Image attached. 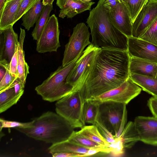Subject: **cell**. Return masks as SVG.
Masks as SVG:
<instances>
[{
	"mask_svg": "<svg viewBox=\"0 0 157 157\" xmlns=\"http://www.w3.org/2000/svg\"><path fill=\"white\" fill-rule=\"evenodd\" d=\"M157 17V0H148L132 24V36L139 38Z\"/></svg>",
	"mask_w": 157,
	"mask_h": 157,
	"instance_id": "cell-11",
	"label": "cell"
},
{
	"mask_svg": "<svg viewBox=\"0 0 157 157\" xmlns=\"http://www.w3.org/2000/svg\"><path fill=\"white\" fill-rule=\"evenodd\" d=\"M100 48L91 44L84 51L67 76L66 82L74 87V90H79L91 71L97 54Z\"/></svg>",
	"mask_w": 157,
	"mask_h": 157,
	"instance_id": "cell-8",
	"label": "cell"
},
{
	"mask_svg": "<svg viewBox=\"0 0 157 157\" xmlns=\"http://www.w3.org/2000/svg\"><path fill=\"white\" fill-rule=\"evenodd\" d=\"M68 140L77 145L89 149L108 147L102 146L90 140L81 134L78 131H75Z\"/></svg>",
	"mask_w": 157,
	"mask_h": 157,
	"instance_id": "cell-28",
	"label": "cell"
},
{
	"mask_svg": "<svg viewBox=\"0 0 157 157\" xmlns=\"http://www.w3.org/2000/svg\"><path fill=\"white\" fill-rule=\"evenodd\" d=\"M99 111V102L90 100L85 101L83 108V116L86 123L94 125L97 122Z\"/></svg>",
	"mask_w": 157,
	"mask_h": 157,
	"instance_id": "cell-25",
	"label": "cell"
},
{
	"mask_svg": "<svg viewBox=\"0 0 157 157\" xmlns=\"http://www.w3.org/2000/svg\"><path fill=\"white\" fill-rule=\"evenodd\" d=\"M147 105L153 117L157 118V97L153 96L150 98Z\"/></svg>",
	"mask_w": 157,
	"mask_h": 157,
	"instance_id": "cell-36",
	"label": "cell"
},
{
	"mask_svg": "<svg viewBox=\"0 0 157 157\" xmlns=\"http://www.w3.org/2000/svg\"><path fill=\"white\" fill-rule=\"evenodd\" d=\"M5 1L6 0H0V13L2 10Z\"/></svg>",
	"mask_w": 157,
	"mask_h": 157,
	"instance_id": "cell-43",
	"label": "cell"
},
{
	"mask_svg": "<svg viewBox=\"0 0 157 157\" xmlns=\"http://www.w3.org/2000/svg\"><path fill=\"white\" fill-rule=\"evenodd\" d=\"M2 33L4 36L3 51L2 57L1 59H4L10 63L18 49L19 44L18 35L14 31L13 25L0 31V33Z\"/></svg>",
	"mask_w": 157,
	"mask_h": 157,
	"instance_id": "cell-16",
	"label": "cell"
},
{
	"mask_svg": "<svg viewBox=\"0 0 157 157\" xmlns=\"http://www.w3.org/2000/svg\"><path fill=\"white\" fill-rule=\"evenodd\" d=\"M6 73V69L3 67L0 66V81L5 75Z\"/></svg>",
	"mask_w": 157,
	"mask_h": 157,
	"instance_id": "cell-41",
	"label": "cell"
},
{
	"mask_svg": "<svg viewBox=\"0 0 157 157\" xmlns=\"http://www.w3.org/2000/svg\"><path fill=\"white\" fill-rule=\"evenodd\" d=\"M44 6L42 0H40L23 15L21 25L25 29L29 31L33 26L40 17Z\"/></svg>",
	"mask_w": 157,
	"mask_h": 157,
	"instance_id": "cell-22",
	"label": "cell"
},
{
	"mask_svg": "<svg viewBox=\"0 0 157 157\" xmlns=\"http://www.w3.org/2000/svg\"><path fill=\"white\" fill-rule=\"evenodd\" d=\"M76 0H56L57 5L60 9H62L70 2Z\"/></svg>",
	"mask_w": 157,
	"mask_h": 157,
	"instance_id": "cell-40",
	"label": "cell"
},
{
	"mask_svg": "<svg viewBox=\"0 0 157 157\" xmlns=\"http://www.w3.org/2000/svg\"><path fill=\"white\" fill-rule=\"evenodd\" d=\"M123 2H124L125 1H126V0H122Z\"/></svg>",
	"mask_w": 157,
	"mask_h": 157,
	"instance_id": "cell-46",
	"label": "cell"
},
{
	"mask_svg": "<svg viewBox=\"0 0 157 157\" xmlns=\"http://www.w3.org/2000/svg\"><path fill=\"white\" fill-rule=\"evenodd\" d=\"M32 121L31 127L15 128L28 137L52 144L68 140L76 128L64 118L50 111Z\"/></svg>",
	"mask_w": 157,
	"mask_h": 157,
	"instance_id": "cell-3",
	"label": "cell"
},
{
	"mask_svg": "<svg viewBox=\"0 0 157 157\" xmlns=\"http://www.w3.org/2000/svg\"><path fill=\"white\" fill-rule=\"evenodd\" d=\"M155 77L157 78V74H156V77Z\"/></svg>",
	"mask_w": 157,
	"mask_h": 157,
	"instance_id": "cell-47",
	"label": "cell"
},
{
	"mask_svg": "<svg viewBox=\"0 0 157 157\" xmlns=\"http://www.w3.org/2000/svg\"><path fill=\"white\" fill-rule=\"evenodd\" d=\"M148 0H126L124 2L129 12L132 24Z\"/></svg>",
	"mask_w": 157,
	"mask_h": 157,
	"instance_id": "cell-29",
	"label": "cell"
},
{
	"mask_svg": "<svg viewBox=\"0 0 157 157\" xmlns=\"http://www.w3.org/2000/svg\"><path fill=\"white\" fill-rule=\"evenodd\" d=\"M110 152L116 155H121L124 153V148L121 138L118 137L115 142L109 144L108 147Z\"/></svg>",
	"mask_w": 157,
	"mask_h": 157,
	"instance_id": "cell-33",
	"label": "cell"
},
{
	"mask_svg": "<svg viewBox=\"0 0 157 157\" xmlns=\"http://www.w3.org/2000/svg\"><path fill=\"white\" fill-rule=\"evenodd\" d=\"M129 73L155 77L157 63L149 60L130 56Z\"/></svg>",
	"mask_w": 157,
	"mask_h": 157,
	"instance_id": "cell-15",
	"label": "cell"
},
{
	"mask_svg": "<svg viewBox=\"0 0 157 157\" xmlns=\"http://www.w3.org/2000/svg\"><path fill=\"white\" fill-rule=\"evenodd\" d=\"M139 38L157 45V17Z\"/></svg>",
	"mask_w": 157,
	"mask_h": 157,
	"instance_id": "cell-30",
	"label": "cell"
},
{
	"mask_svg": "<svg viewBox=\"0 0 157 157\" xmlns=\"http://www.w3.org/2000/svg\"><path fill=\"white\" fill-rule=\"evenodd\" d=\"M98 102L97 121L115 137H119L127 122L126 104L112 101Z\"/></svg>",
	"mask_w": 157,
	"mask_h": 157,
	"instance_id": "cell-5",
	"label": "cell"
},
{
	"mask_svg": "<svg viewBox=\"0 0 157 157\" xmlns=\"http://www.w3.org/2000/svg\"><path fill=\"white\" fill-rule=\"evenodd\" d=\"M52 4L44 6L41 15L36 23V25L32 33L34 40H37L40 37L49 18L51 11L53 10Z\"/></svg>",
	"mask_w": 157,
	"mask_h": 157,
	"instance_id": "cell-27",
	"label": "cell"
},
{
	"mask_svg": "<svg viewBox=\"0 0 157 157\" xmlns=\"http://www.w3.org/2000/svg\"><path fill=\"white\" fill-rule=\"evenodd\" d=\"M60 30L57 17L54 14L51 16L36 42V51L40 53L56 52L60 46Z\"/></svg>",
	"mask_w": 157,
	"mask_h": 157,
	"instance_id": "cell-9",
	"label": "cell"
},
{
	"mask_svg": "<svg viewBox=\"0 0 157 157\" xmlns=\"http://www.w3.org/2000/svg\"><path fill=\"white\" fill-rule=\"evenodd\" d=\"M141 88L129 77L119 87L91 99L99 102L112 101L128 104L141 92Z\"/></svg>",
	"mask_w": 157,
	"mask_h": 157,
	"instance_id": "cell-10",
	"label": "cell"
},
{
	"mask_svg": "<svg viewBox=\"0 0 157 157\" xmlns=\"http://www.w3.org/2000/svg\"><path fill=\"white\" fill-rule=\"evenodd\" d=\"M22 95L17 94L13 86L0 90V113L5 112L16 104Z\"/></svg>",
	"mask_w": 157,
	"mask_h": 157,
	"instance_id": "cell-21",
	"label": "cell"
},
{
	"mask_svg": "<svg viewBox=\"0 0 157 157\" xmlns=\"http://www.w3.org/2000/svg\"><path fill=\"white\" fill-rule=\"evenodd\" d=\"M77 60L67 66L62 65L59 67L42 84L35 88L37 93L43 100L53 102L58 101L73 91V86L67 82L66 80Z\"/></svg>",
	"mask_w": 157,
	"mask_h": 157,
	"instance_id": "cell-4",
	"label": "cell"
},
{
	"mask_svg": "<svg viewBox=\"0 0 157 157\" xmlns=\"http://www.w3.org/2000/svg\"><path fill=\"white\" fill-rule=\"evenodd\" d=\"M78 132L84 136L102 146L108 147L109 145V144L101 135L97 127L95 125H85Z\"/></svg>",
	"mask_w": 157,
	"mask_h": 157,
	"instance_id": "cell-26",
	"label": "cell"
},
{
	"mask_svg": "<svg viewBox=\"0 0 157 157\" xmlns=\"http://www.w3.org/2000/svg\"><path fill=\"white\" fill-rule=\"evenodd\" d=\"M121 138L124 148H130L140 138L134 122L129 121L124 128L119 136Z\"/></svg>",
	"mask_w": 157,
	"mask_h": 157,
	"instance_id": "cell-23",
	"label": "cell"
},
{
	"mask_svg": "<svg viewBox=\"0 0 157 157\" xmlns=\"http://www.w3.org/2000/svg\"><path fill=\"white\" fill-rule=\"evenodd\" d=\"M129 77L143 90L157 97V78L136 74H130Z\"/></svg>",
	"mask_w": 157,
	"mask_h": 157,
	"instance_id": "cell-20",
	"label": "cell"
},
{
	"mask_svg": "<svg viewBox=\"0 0 157 157\" xmlns=\"http://www.w3.org/2000/svg\"><path fill=\"white\" fill-rule=\"evenodd\" d=\"M25 85L18 78L15 80L13 87L17 94H23Z\"/></svg>",
	"mask_w": 157,
	"mask_h": 157,
	"instance_id": "cell-39",
	"label": "cell"
},
{
	"mask_svg": "<svg viewBox=\"0 0 157 157\" xmlns=\"http://www.w3.org/2000/svg\"><path fill=\"white\" fill-rule=\"evenodd\" d=\"M86 23L90 29L92 44L100 49L127 51L128 37L112 24L103 0L90 11Z\"/></svg>",
	"mask_w": 157,
	"mask_h": 157,
	"instance_id": "cell-2",
	"label": "cell"
},
{
	"mask_svg": "<svg viewBox=\"0 0 157 157\" xmlns=\"http://www.w3.org/2000/svg\"><path fill=\"white\" fill-rule=\"evenodd\" d=\"M90 149L72 143L68 140L52 144L48 148L51 154L56 152H67L86 154Z\"/></svg>",
	"mask_w": 157,
	"mask_h": 157,
	"instance_id": "cell-24",
	"label": "cell"
},
{
	"mask_svg": "<svg viewBox=\"0 0 157 157\" xmlns=\"http://www.w3.org/2000/svg\"><path fill=\"white\" fill-rule=\"evenodd\" d=\"M93 2H83L80 0L72 1L67 4L59 11V17L64 18L73 17L76 15L86 10H90Z\"/></svg>",
	"mask_w": 157,
	"mask_h": 157,
	"instance_id": "cell-18",
	"label": "cell"
},
{
	"mask_svg": "<svg viewBox=\"0 0 157 157\" xmlns=\"http://www.w3.org/2000/svg\"><path fill=\"white\" fill-rule=\"evenodd\" d=\"M127 51L130 57L157 63V45L149 42L132 36L128 37Z\"/></svg>",
	"mask_w": 157,
	"mask_h": 157,
	"instance_id": "cell-12",
	"label": "cell"
},
{
	"mask_svg": "<svg viewBox=\"0 0 157 157\" xmlns=\"http://www.w3.org/2000/svg\"><path fill=\"white\" fill-rule=\"evenodd\" d=\"M40 0H23L16 15L14 23L22 17L23 15L35 6Z\"/></svg>",
	"mask_w": 157,
	"mask_h": 157,
	"instance_id": "cell-31",
	"label": "cell"
},
{
	"mask_svg": "<svg viewBox=\"0 0 157 157\" xmlns=\"http://www.w3.org/2000/svg\"><path fill=\"white\" fill-rule=\"evenodd\" d=\"M122 0H103V6L108 12L113 9Z\"/></svg>",
	"mask_w": 157,
	"mask_h": 157,
	"instance_id": "cell-38",
	"label": "cell"
},
{
	"mask_svg": "<svg viewBox=\"0 0 157 157\" xmlns=\"http://www.w3.org/2000/svg\"><path fill=\"white\" fill-rule=\"evenodd\" d=\"M52 155L53 157H86V153L82 154L72 152H59L55 153Z\"/></svg>",
	"mask_w": 157,
	"mask_h": 157,
	"instance_id": "cell-37",
	"label": "cell"
},
{
	"mask_svg": "<svg viewBox=\"0 0 157 157\" xmlns=\"http://www.w3.org/2000/svg\"><path fill=\"white\" fill-rule=\"evenodd\" d=\"M79 90H75L57 101L56 113L64 118L75 128L85 126L83 108L85 102Z\"/></svg>",
	"mask_w": 157,
	"mask_h": 157,
	"instance_id": "cell-6",
	"label": "cell"
},
{
	"mask_svg": "<svg viewBox=\"0 0 157 157\" xmlns=\"http://www.w3.org/2000/svg\"><path fill=\"white\" fill-rule=\"evenodd\" d=\"M88 27L83 22L77 24L73 29V33L65 46L62 65L65 66L78 59L85 48L91 43Z\"/></svg>",
	"mask_w": 157,
	"mask_h": 157,
	"instance_id": "cell-7",
	"label": "cell"
},
{
	"mask_svg": "<svg viewBox=\"0 0 157 157\" xmlns=\"http://www.w3.org/2000/svg\"><path fill=\"white\" fill-rule=\"evenodd\" d=\"M20 30L18 49V78L25 84L27 75L29 73V67L25 61L24 52L23 49L25 35V31L21 28H20Z\"/></svg>",
	"mask_w": 157,
	"mask_h": 157,
	"instance_id": "cell-19",
	"label": "cell"
},
{
	"mask_svg": "<svg viewBox=\"0 0 157 157\" xmlns=\"http://www.w3.org/2000/svg\"><path fill=\"white\" fill-rule=\"evenodd\" d=\"M18 49L12 57L10 63L9 71L13 76L18 77Z\"/></svg>",
	"mask_w": 157,
	"mask_h": 157,
	"instance_id": "cell-35",
	"label": "cell"
},
{
	"mask_svg": "<svg viewBox=\"0 0 157 157\" xmlns=\"http://www.w3.org/2000/svg\"><path fill=\"white\" fill-rule=\"evenodd\" d=\"M113 25L128 37L132 36V23L129 12L124 2L121 1L108 12Z\"/></svg>",
	"mask_w": 157,
	"mask_h": 157,
	"instance_id": "cell-14",
	"label": "cell"
},
{
	"mask_svg": "<svg viewBox=\"0 0 157 157\" xmlns=\"http://www.w3.org/2000/svg\"><path fill=\"white\" fill-rule=\"evenodd\" d=\"M11 0H6V1H5V3H6V2H7L10 1H11Z\"/></svg>",
	"mask_w": 157,
	"mask_h": 157,
	"instance_id": "cell-45",
	"label": "cell"
},
{
	"mask_svg": "<svg viewBox=\"0 0 157 157\" xmlns=\"http://www.w3.org/2000/svg\"><path fill=\"white\" fill-rule=\"evenodd\" d=\"M94 125L97 127L101 134L108 143H111L116 141L118 137H115L101 124L97 121Z\"/></svg>",
	"mask_w": 157,
	"mask_h": 157,
	"instance_id": "cell-34",
	"label": "cell"
},
{
	"mask_svg": "<svg viewBox=\"0 0 157 157\" xmlns=\"http://www.w3.org/2000/svg\"><path fill=\"white\" fill-rule=\"evenodd\" d=\"M54 0H42V2L44 6L48 4H52Z\"/></svg>",
	"mask_w": 157,
	"mask_h": 157,
	"instance_id": "cell-42",
	"label": "cell"
},
{
	"mask_svg": "<svg viewBox=\"0 0 157 157\" xmlns=\"http://www.w3.org/2000/svg\"><path fill=\"white\" fill-rule=\"evenodd\" d=\"M23 0H11L5 3L0 13V31L13 25L17 12Z\"/></svg>",
	"mask_w": 157,
	"mask_h": 157,
	"instance_id": "cell-17",
	"label": "cell"
},
{
	"mask_svg": "<svg viewBox=\"0 0 157 157\" xmlns=\"http://www.w3.org/2000/svg\"><path fill=\"white\" fill-rule=\"evenodd\" d=\"M81 0V1L83 2H90L92 0Z\"/></svg>",
	"mask_w": 157,
	"mask_h": 157,
	"instance_id": "cell-44",
	"label": "cell"
},
{
	"mask_svg": "<svg viewBox=\"0 0 157 157\" xmlns=\"http://www.w3.org/2000/svg\"><path fill=\"white\" fill-rule=\"evenodd\" d=\"M127 51L100 49L92 69L79 90L85 101L120 86L129 77Z\"/></svg>",
	"mask_w": 157,
	"mask_h": 157,
	"instance_id": "cell-1",
	"label": "cell"
},
{
	"mask_svg": "<svg viewBox=\"0 0 157 157\" xmlns=\"http://www.w3.org/2000/svg\"><path fill=\"white\" fill-rule=\"evenodd\" d=\"M0 130L1 131L3 128H30L32 127L33 122L32 121L28 122L23 123L6 120L0 118Z\"/></svg>",
	"mask_w": 157,
	"mask_h": 157,
	"instance_id": "cell-32",
	"label": "cell"
},
{
	"mask_svg": "<svg viewBox=\"0 0 157 157\" xmlns=\"http://www.w3.org/2000/svg\"><path fill=\"white\" fill-rule=\"evenodd\" d=\"M140 141L157 146V118L154 117L138 116L134 122Z\"/></svg>",
	"mask_w": 157,
	"mask_h": 157,
	"instance_id": "cell-13",
	"label": "cell"
}]
</instances>
